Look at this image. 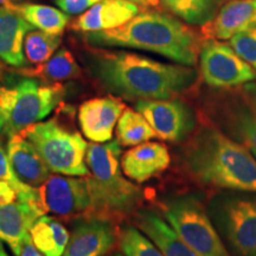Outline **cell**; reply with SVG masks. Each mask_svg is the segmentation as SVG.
Masks as SVG:
<instances>
[{
    "mask_svg": "<svg viewBox=\"0 0 256 256\" xmlns=\"http://www.w3.org/2000/svg\"><path fill=\"white\" fill-rule=\"evenodd\" d=\"M89 68L110 92L139 100L174 98L197 78L192 66L159 62L128 51H90Z\"/></svg>",
    "mask_w": 256,
    "mask_h": 256,
    "instance_id": "obj_1",
    "label": "cell"
},
{
    "mask_svg": "<svg viewBox=\"0 0 256 256\" xmlns=\"http://www.w3.org/2000/svg\"><path fill=\"white\" fill-rule=\"evenodd\" d=\"M86 40L92 46L150 51L188 66H196L202 46L197 32L183 22L145 10L119 28L88 32Z\"/></svg>",
    "mask_w": 256,
    "mask_h": 256,
    "instance_id": "obj_2",
    "label": "cell"
},
{
    "mask_svg": "<svg viewBox=\"0 0 256 256\" xmlns=\"http://www.w3.org/2000/svg\"><path fill=\"white\" fill-rule=\"evenodd\" d=\"M183 159L186 171L200 184L256 192V158L223 130L203 128L188 145Z\"/></svg>",
    "mask_w": 256,
    "mask_h": 256,
    "instance_id": "obj_3",
    "label": "cell"
},
{
    "mask_svg": "<svg viewBox=\"0 0 256 256\" xmlns=\"http://www.w3.org/2000/svg\"><path fill=\"white\" fill-rule=\"evenodd\" d=\"M121 144L115 140L88 144L87 176L96 214L130 212L142 197L140 188L124 177Z\"/></svg>",
    "mask_w": 256,
    "mask_h": 256,
    "instance_id": "obj_4",
    "label": "cell"
},
{
    "mask_svg": "<svg viewBox=\"0 0 256 256\" xmlns=\"http://www.w3.org/2000/svg\"><path fill=\"white\" fill-rule=\"evenodd\" d=\"M19 134L31 142L50 171L74 177L89 176L87 142L78 130L63 126L56 118L31 124Z\"/></svg>",
    "mask_w": 256,
    "mask_h": 256,
    "instance_id": "obj_5",
    "label": "cell"
},
{
    "mask_svg": "<svg viewBox=\"0 0 256 256\" xmlns=\"http://www.w3.org/2000/svg\"><path fill=\"white\" fill-rule=\"evenodd\" d=\"M64 88L60 83L40 84L28 78L12 86L0 87V118L2 133L11 136L31 124L43 121L62 101Z\"/></svg>",
    "mask_w": 256,
    "mask_h": 256,
    "instance_id": "obj_6",
    "label": "cell"
},
{
    "mask_svg": "<svg viewBox=\"0 0 256 256\" xmlns=\"http://www.w3.org/2000/svg\"><path fill=\"white\" fill-rule=\"evenodd\" d=\"M210 217L234 256H256V192L226 190L211 200Z\"/></svg>",
    "mask_w": 256,
    "mask_h": 256,
    "instance_id": "obj_7",
    "label": "cell"
},
{
    "mask_svg": "<svg viewBox=\"0 0 256 256\" xmlns=\"http://www.w3.org/2000/svg\"><path fill=\"white\" fill-rule=\"evenodd\" d=\"M162 215L180 238L200 256H232L210 215L194 196H180L165 202Z\"/></svg>",
    "mask_w": 256,
    "mask_h": 256,
    "instance_id": "obj_8",
    "label": "cell"
},
{
    "mask_svg": "<svg viewBox=\"0 0 256 256\" xmlns=\"http://www.w3.org/2000/svg\"><path fill=\"white\" fill-rule=\"evenodd\" d=\"M38 200L44 215L74 217L96 212L87 177L50 174L38 188Z\"/></svg>",
    "mask_w": 256,
    "mask_h": 256,
    "instance_id": "obj_9",
    "label": "cell"
},
{
    "mask_svg": "<svg viewBox=\"0 0 256 256\" xmlns=\"http://www.w3.org/2000/svg\"><path fill=\"white\" fill-rule=\"evenodd\" d=\"M200 74L214 88H232L256 80V72L243 60L230 44L216 40L204 42L200 51Z\"/></svg>",
    "mask_w": 256,
    "mask_h": 256,
    "instance_id": "obj_10",
    "label": "cell"
},
{
    "mask_svg": "<svg viewBox=\"0 0 256 256\" xmlns=\"http://www.w3.org/2000/svg\"><path fill=\"white\" fill-rule=\"evenodd\" d=\"M136 110L145 116L158 138L166 142H182L196 124L190 108L174 98L139 100Z\"/></svg>",
    "mask_w": 256,
    "mask_h": 256,
    "instance_id": "obj_11",
    "label": "cell"
},
{
    "mask_svg": "<svg viewBox=\"0 0 256 256\" xmlns=\"http://www.w3.org/2000/svg\"><path fill=\"white\" fill-rule=\"evenodd\" d=\"M119 234L104 214L83 216L74 226L64 256H104L119 241Z\"/></svg>",
    "mask_w": 256,
    "mask_h": 256,
    "instance_id": "obj_12",
    "label": "cell"
},
{
    "mask_svg": "<svg viewBox=\"0 0 256 256\" xmlns=\"http://www.w3.org/2000/svg\"><path fill=\"white\" fill-rule=\"evenodd\" d=\"M223 132L256 158V84H248L222 110Z\"/></svg>",
    "mask_w": 256,
    "mask_h": 256,
    "instance_id": "obj_13",
    "label": "cell"
},
{
    "mask_svg": "<svg viewBox=\"0 0 256 256\" xmlns=\"http://www.w3.org/2000/svg\"><path fill=\"white\" fill-rule=\"evenodd\" d=\"M124 110V102L113 96L83 102L78 108V124L83 136L94 142H110Z\"/></svg>",
    "mask_w": 256,
    "mask_h": 256,
    "instance_id": "obj_14",
    "label": "cell"
},
{
    "mask_svg": "<svg viewBox=\"0 0 256 256\" xmlns=\"http://www.w3.org/2000/svg\"><path fill=\"white\" fill-rule=\"evenodd\" d=\"M144 10V6L130 0H104L78 16L72 28L87 34L110 30L126 24Z\"/></svg>",
    "mask_w": 256,
    "mask_h": 256,
    "instance_id": "obj_15",
    "label": "cell"
},
{
    "mask_svg": "<svg viewBox=\"0 0 256 256\" xmlns=\"http://www.w3.org/2000/svg\"><path fill=\"white\" fill-rule=\"evenodd\" d=\"M171 162L168 147L160 142H147L134 146L121 158L124 174L136 183H145L162 174Z\"/></svg>",
    "mask_w": 256,
    "mask_h": 256,
    "instance_id": "obj_16",
    "label": "cell"
},
{
    "mask_svg": "<svg viewBox=\"0 0 256 256\" xmlns=\"http://www.w3.org/2000/svg\"><path fill=\"white\" fill-rule=\"evenodd\" d=\"M252 28H256V0H230L212 20L203 25L206 37L222 40Z\"/></svg>",
    "mask_w": 256,
    "mask_h": 256,
    "instance_id": "obj_17",
    "label": "cell"
},
{
    "mask_svg": "<svg viewBox=\"0 0 256 256\" xmlns=\"http://www.w3.org/2000/svg\"><path fill=\"white\" fill-rule=\"evenodd\" d=\"M8 154L16 177L23 184L40 188L50 177V170L40 153L22 134L8 136Z\"/></svg>",
    "mask_w": 256,
    "mask_h": 256,
    "instance_id": "obj_18",
    "label": "cell"
},
{
    "mask_svg": "<svg viewBox=\"0 0 256 256\" xmlns=\"http://www.w3.org/2000/svg\"><path fill=\"white\" fill-rule=\"evenodd\" d=\"M34 26L18 11L0 6V60L16 68L25 64L24 40Z\"/></svg>",
    "mask_w": 256,
    "mask_h": 256,
    "instance_id": "obj_19",
    "label": "cell"
},
{
    "mask_svg": "<svg viewBox=\"0 0 256 256\" xmlns=\"http://www.w3.org/2000/svg\"><path fill=\"white\" fill-rule=\"evenodd\" d=\"M42 214L31 203L16 200L0 206V241L5 242L16 256L19 255L31 224Z\"/></svg>",
    "mask_w": 256,
    "mask_h": 256,
    "instance_id": "obj_20",
    "label": "cell"
},
{
    "mask_svg": "<svg viewBox=\"0 0 256 256\" xmlns=\"http://www.w3.org/2000/svg\"><path fill=\"white\" fill-rule=\"evenodd\" d=\"M136 224L164 256H200L180 238L166 220L154 211L142 210L138 212Z\"/></svg>",
    "mask_w": 256,
    "mask_h": 256,
    "instance_id": "obj_21",
    "label": "cell"
},
{
    "mask_svg": "<svg viewBox=\"0 0 256 256\" xmlns=\"http://www.w3.org/2000/svg\"><path fill=\"white\" fill-rule=\"evenodd\" d=\"M30 238L40 252L46 256H62L68 246V230L55 217L42 215L31 224Z\"/></svg>",
    "mask_w": 256,
    "mask_h": 256,
    "instance_id": "obj_22",
    "label": "cell"
},
{
    "mask_svg": "<svg viewBox=\"0 0 256 256\" xmlns=\"http://www.w3.org/2000/svg\"><path fill=\"white\" fill-rule=\"evenodd\" d=\"M22 74L31 78H40L48 82L68 81L81 75V68L68 49L62 48L46 62L34 68H25Z\"/></svg>",
    "mask_w": 256,
    "mask_h": 256,
    "instance_id": "obj_23",
    "label": "cell"
},
{
    "mask_svg": "<svg viewBox=\"0 0 256 256\" xmlns=\"http://www.w3.org/2000/svg\"><path fill=\"white\" fill-rule=\"evenodd\" d=\"M16 11H18L28 23L38 28L40 31L50 34L60 36L64 28L69 23L70 17L64 11L48 5L40 4H22L12 5Z\"/></svg>",
    "mask_w": 256,
    "mask_h": 256,
    "instance_id": "obj_24",
    "label": "cell"
},
{
    "mask_svg": "<svg viewBox=\"0 0 256 256\" xmlns=\"http://www.w3.org/2000/svg\"><path fill=\"white\" fill-rule=\"evenodd\" d=\"M224 0H159L172 14L190 25H206L212 20Z\"/></svg>",
    "mask_w": 256,
    "mask_h": 256,
    "instance_id": "obj_25",
    "label": "cell"
},
{
    "mask_svg": "<svg viewBox=\"0 0 256 256\" xmlns=\"http://www.w3.org/2000/svg\"><path fill=\"white\" fill-rule=\"evenodd\" d=\"M156 136L148 121L136 110L126 108L116 124V140L122 146H136Z\"/></svg>",
    "mask_w": 256,
    "mask_h": 256,
    "instance_id": "obj_26",
    "label": "cell"
},
{
    "mask_svg": "<svg viewBox=\"0 0 256 256\" xmlns=\"http://www.w3.org/2000/svg\"><path fill=\"white\" fill-rule=\"evenodd\" d=\"M60 44V36L43 31L28 32L24 40V56L28 63L40 66L55 54Z\"/></svg>",
    "mask_w": 256,
    "mask_h": 256,
    "instance_id": "obj_27",
    "label": "cell"
},
{
    "mask_svg": "<svg viewBox=\"0 0 256 256\" xmlns=\"http://www.w3.org/2000/svg\"><path fill=\"white\" fill-rule=\"evenodd\" d=\"M119 243L124 256H164L154 243L136 226H124L119 234Z\"/></svg>",
    "mask_w": 256,
    "mask_h": 256,
    "instance_id": "obj_28",
    "label": "cell"
},
{
    "mask_svg": "<svg viewBox=\"0 0 256 256\" xmlns=\"http://www.w3.org/2000/svg\"><path fill=\"white\" fill-rule=\"evenodd\" d=\"M235 52L256 70V28L240 32L229 40Z\"/></svg>",
    "mask_w": 256,
    "mask_h": 256,
    "instance_id": "obj_29",
    "label": "cell"
},
{
    "mask_svg": "<svg viewBox=\"0 0 256 256\" xmlns=\"http://www.w3.org/2000/svg\"><path fill=\"white\" fill-rule=\"evenodd\" d=\"M104 0H55L56 5L69 14H81L92 6ZM130 2H138L139 5L147 8V6H156L159 4V0H130Z\"/></svg>",
    "mask_w": 256,
    "mask_h": 256,
    "instance_id": "obj_30",
    "label": "cell"
},
{
    "mask_svg": "<svg viewBox=\"0 0 256 256\" xmlns=\"http://www.w3.org/2000/svg\"><path fill=\"white\" fill-rule=\"evenodd\" d=\"M0 180H5L11 183L14 186L17 188V191L23 186V183L18 180V178L16 177L14 170H12L11 162H10L8 154V148H5L4 142L0 138Z\"/></svg>",
    "mask_w": 256,
    "mask_h": 256,
    "instance_id": "obj_31",
    "label": "cell"
},
{
    "mask_svg": "<svg viewBox=\"0 0 256 256\" xmlns=\"http://www.w3.org/2000/svg\"><path fill=\"white\" fill-rule=\"evenodd\" d=\"M16 200H18L17 188L8 182L0 180V206L14 203Z\"/></svg>",
    "mask_w": 256,
    "mask_h": 256,
    "instance_id": "obj_32",
    "label": "cell"
},
{
    "mask_svg": "<svg viewBox=\"0 0 256 256\" xmlns=\"http://www.w3.org/2000/svg\"><path fill=\"white\" fill-rule=\"evenodd\" d=\"M18 256H46V255H44L42 252L38 250L36 246H34V242H32L30 234H28V238H25L23 247H22L20 252H19Z\"/></svg>",
    "mask_w": 256,
    "mask_h": 256,
    "instance_id": "obj_33",
    "label": "cell"
},
{
    "mask_svg": "<svg viewBox=\"0 0 256 256\" xmlns=\"http://www.w3.org/2000/svg\"><path fill=\"white\" fill-rule=\"evenodd\" d=\"M0 256H10L8 254V252L5 250L4 244H2V241H0Z\"/></svg>",
    "mask_w": 256,
    "mask_h": 256,
    "instance_id": "obj_34",
    "label": "cell"
},
{
    "mask_svg": "<svg viewBox=\"0 0 256 256\" xmlns=\"http://www.w3.org/2000/svg\"><path fill=\"white\" fill-rule=\"evenodd\" d=\"M14 5L12 4V0H0V6H8V8H11Z\"/></svg>",
    "mask_w": 256,
    "mask_h": 256,
    "instance_id": "obj_35",
    "label": "cell"
},
{
    "mask_svg": "<svg viewBox=\"0 0 256 256\" xmlns=\"http://www.w3.org/2000/svg\"><path fill=\"white\" fill-rule=\"evenodd\" d=\"M2 127H4V122H2V119L0 118V130H2Z\"/></svg>",
    "mask_w": 256,
    "mask_h": 256,
    "instance_id": "obj_36",
    "label": "cell"
},
{
    "mask_svg": "<svg viewBox=\"0 0 256 256\" xmlns=\"http://www.w3.org/2000/svg\"><path fill=\"white\" fill-rule=\"evenodd\" d=\"M2 64L0 62V78H2Z\"/></svg>",
    "mask_w": 256,
    "mask_h": 256,
    "instance_id": "obj_37",
    "label": "cell"
},
{
    "mask_svg": "<svg viewBox=\"0 0 256 256\" xmlns=\"http://www.w3.org/2000/svg\"><path fill=\"white\" fill-rule=\"evenodd\" d=\"M110 256H124V254H119V252H116V254H113V255H110Z\"/></svg>",
    "mask_w": 256,
    "mask_h": 256,
    "instance_id": "obj_38",
    "label": "cell"
}]
</instances>
